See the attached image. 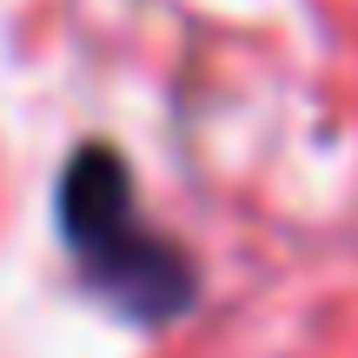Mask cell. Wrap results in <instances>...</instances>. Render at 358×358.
<instances>
[{"mask_svg":"<svg viewBox=\"0 0 358 358\" xmlns=\"http://www.w3.org/2000/svg\"><path fill=\"white\" fill-rule=\"evenodd\" d=\"M60 226L73 232L80 259L113 285L120 299H133L140 312H179L186 299V266L159 232H146L140 206H133L127 166L113 153H80L73 173L60 179Z\"/></svg>","mask_w":358,"mask_h":358,"instance_id":"6da1fadb","label":"cell"}]
</instances>
